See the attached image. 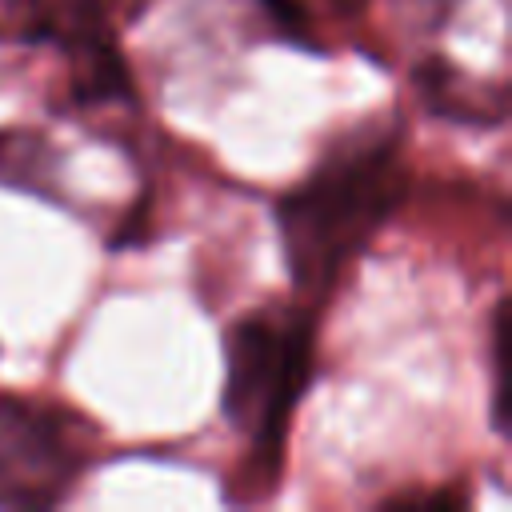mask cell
I'll return each mask as SVG.
<instances>
[{"mask_svg": "<svg viewBox=\"0 0 512 512\" xmlns=\"http://www.w3.org/2000/svg\"><path fill=\"white\" fill-rule=\"evenodd\" d=\"M400 196L404 176L392 144L352 148L324 160L276 208L292 280L300 288H324L392 216Z\"/></svg>", "mask_w": 512, "mask_h": 512, "instance_id": "cell-1", "label": "cell"}, {"mask_svg": "<svg viewBox=\"0 0 512 512\" xmlns=\"http://www.w3.org/2000/svg\"><path fill=\"white\" fill-rule=\"evenodd\" d=\"M312 376V328L296 316H244L224 348V416L256 452L280 456L288 420Z\"/></svg>", "mask_w": 512, "mask_h": 512, "instance_id": "cell-2", "label": "cell"}, {"mask_svg": "<svg viewBox=\"0 0 512 512\" xmlns=\"http://www.w3.org/2000/svg\"><path fill=\"white\" fill-rule=\"evenodd\" d=\"M76 468V448L56 412L0 400V504H52Z\"/></svg>", "mask_w": 512, "mask_h": 512, "instance_id": "cell-3", "label": "cell"}, {"mask_svg": "<svg viewBox=\"0 0 512 512\" xmlns=\"http://www.w3.org/2000/svg\"><path fill=\"white\" fill-rule=\"evenodd\" d=\"M488 352H492V424L504 432V300H500L496 312H492V340H488Z\"/></svg>", "mask_w": 512, "mask_h": 512, "instance_id": "cell-4", "label": "cell"}]
</instances>
